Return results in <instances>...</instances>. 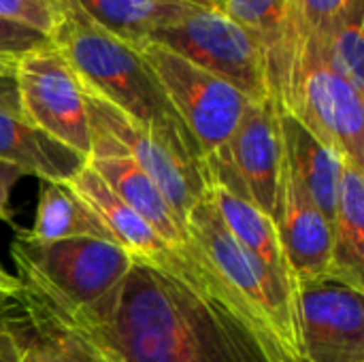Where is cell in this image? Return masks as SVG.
Segmentation results:
<instances>
[{"label":"cell","mask_w":364,"mask_h":362,"mask_svg":"<svg viewBox=\"0 0 364 362\" xmlns=\"http://www.w3.org/2000/svg\"><path fill=\"white\" fill-rule=\"evenodd\" d=\"M51 38L34 28H28L23 23L17 21H9L0 17V64L13 66L17 64V60L21 55H26L28 51L47 45Z\"/></svg>","instance_id":"cb8c5ba5"},{"label":"cell","mask_w":364,"mask_h":362,"mask_svg":"<svg viewBox=\"0 0 364 362\" xmlns=\"http://www.w3.org/2000/svg\"><path fill=\"white\" fill-rule=\"evenodd\" d=\"M324 62L346 79L356 92L364 94V38L363 4L352 0L346 13L328 28V32L316 38Z\"/></svg>","instance_id":"7402d4cb"},{"label":"cell","mask_w":364,"mask_h":362,"mask_svg":"<svg viewBox=\"0 0 364 362\" xmlns=\"http://www.w3.org/2000/svg\"><path fill=\"white\" fill-rule=\"evenodd\" d=\"M192 2L198 0H75L90 21L134 47L145 45Z\"/></svg>","instance_id":"ffe728a7"},{"label":"cell","mask_w":364,"mask_h":362,"mask_svg":"<svg viewBox=\"0 0 364 362\" xmlns=\"http://www.w3.org/2000/svg\"><path fill=\"white\" fill-rule=\"evenodd\" d=\"M0 17L51 36L62 17V4L60 0H0Z\"/></svg>","instance_id":"603a6c76"},{"label":"cell","mask_w":364,"mask_h":362,"mask_svg":"<svg viewBox=\"0 0 364 362\" xmlns=\"http://www.w3.org/2000/svg\"><path fill=\"white\" fill-rule=\"evenodd\" d=\"M19 299L23 309L19 362H109L94 341L47 314L23 288Z\"/></svg>","instance_id":"d6986e66"},{"label":"cell","mask_w":364,"mask_h":362,"mask_svg":"<svg viewBox=\"0 0 364 362\" xmlns=\"http://www.w3.org/2000/svg\"><path fill=\"white\" fill-rule=\"evenodd\" d=\"M198 2H209V4H213V0H198Z\"/></svg>","instance_id":"4dcf8cb0"},{"label":"cell","mask_w":364,"mask_h":362,"mask_svg":"<svg viewBox=\"0 0 364 362\" xmlns=\"http://www.w3.org/2000/svg\"><path fill=\"white\" fill-rule=\"evenodd\" d=\"M273 222L299 286L328 280L333 250L331 222L320 211L286 156L279 169Z\"/></svg>","instance_id":"7c38bea8"},{"label":"cell","mask_w":364,"mask_h":362,"mask_svg":"<svg viewBox=\"0 0 364 362\" xmlns=\"http://www.w3.org/2000/svg\"><path fill=\"white\" fill-rule=\"evenodd\" d=\"M213 6L250 34L262 60L269 98L279 113H290L309 38L296 0H213Z\"/></svg>","instance_id":"30bf717a"},{"label":"cell","mask_w":364,"mask_h":362,"mask_svg":"<svg viewBox=\"0 0 364 362\" xmlns=\"http://www.w3.org/2000/svg\"><path fill=\"white\" fill-rule=\"evenodd\" d=\"M66 186L94 211L111 241L124 247L132 260H151L168 247L158 233L87 166V162Z\"/></svg>","instance_id":"e0dca14e"},{"label":"cell","mask_w":364,"mask_h":362,"mask_svg":"<svg viewBox=\"0 0 364 362\" xmlns=\"http://www.w3.org/2000/svg\"><path fill=\"white\" fill-rule=\"evenodd\" d=\"M147 43L160 45L194 66L228 81L252 102L269 98L260 53L250 34L207 2H192ZM145 43V45H147Z\"/></svg>","instance_id":"277c9868"},{"label":"cell","mask_w":364,"mask_h":362,"mask_svg":"<svg viewBox=\"0 0 364 362\" xmlns=\"http://www.w3.org/2000/svg\"><path fill=\"white\" fill-rule=\"evenodd\" d=\"M136 49L156 73L166 98L194 137L203 160L220 151L237 130L252 100L228 81L160 45L147 43Z\"/></svg>","instance_id":"5b68a950"},{"label":"cell","mask_w":364,"mask_h":362,"mask_svg":"<svg viewBox=\"0 0 364 362\" xmlns=\"http://www.w3.org/2000/svg\"><path fill=\"white\" fill-rule=\"evenodd\" d=\"M21 292V290H19ZM21 299L0 312V362H19L21 356Z\"/></svg>","instance_id":"484cf974"},{"label":"cell","mask_w":364,"mask_h":362,"mask_svg":"<svg viewBox=\"0 0 364 362\" xmlns=\"http://www.w3.org/2000/svg\"><path fill=\"white\" fill-rule=\"evenodd\" d=\"M87 166L124 201L128 203L173 250L188 245V230L183 220L173 211L168 201L143 169L122 151L109 137L92 130V151Z\"/></svg>","instance_id":"4fadbf2b"},{"label":"cell","mask_w":364,"mask_h":362,"mask_svg":"<svg viewBox=\"0 0 364 362\" xmlns=\"http://www.w3.org/2000/svg\"><path fill=\"white\" fill-rule=\"evenodd\" d=\"M21 177L26 175L19 169L0 162V222L13 228H15V220H13V209H11V192Z\"/></svg>","instance_id":"4316f807"},{"label":"cell","mask_w":364,"mask_h":362,"mask_svg":"<svg viewBox=\"0 0 364 362\" xmlns=\"http://www.w3.org/2000/svg\"><path fill=\"white\" fill-rule=\"evenodd\" d=\"M17 233L34 243H53L66 239L111 241L94 211L66 183H45L36 201L32 226Z\"/></svg>","instance_id":"44dd1931"},{"label":"cell","mask_w":364,"mask_h":362,"mask_svg":"<svg viewBox=\"0 0 364 362\" xmlns=\"http://www.w3.org/2000/svg\"><path fill=\"white\" fill-rule=\"evenodd\" d=\"M277 117L284 156L292 164L294 173L303 181L320 211L326 215L328 222H333L343 160L314 132H309L294 115L277 111Z\"/></svg>","instance_id":"ac0fdd59"},{"label":"cell","mask_w":364,"mask_h":362,"mask_svg":"<svg viewBox=\"0 0 364 362\" xmlns=\"http://www.w3.org/2000/svg\"><path fill=\"white\" fill-rule=\"evenodd\" d=\"M364 292L341 282L301 284L296 294L305 362H364Z\"/></svg>","instance_id":"8fae6325"},{"label":"cell","mask_w":364,"mask_h":362,"mask_svg":"<svg viewBox=\"0 0 364 362\" xmlns=\"http://www.w3.org/2000/svg\"><path fill=\"white\" fill-rule=\"evenodd\" d=\"M284 145L271 98L252 102L228 143L203 160L205 175L245 196L267 218H275ZM275 224V222H273Z\"/></svg>","instance_id":"ba28073f"},{"label":"cell","mask_w":364,"mask_h":362,"mask_svg":"<svg viewBox=\"0 0 364 362\" xmlns=\"http://www.w3.org/2000/svg\"><path fill=\"white\" fill-rule=\"evenodd\" d=\"M60 4L62 17L49 38L81 85L156 132L183 158L203 164L194 137L173 109L143 53L90 21L75 0H60Z\"/></svg>","instance_id":"7a4b0ae2"},{"label":"cell","mask_w":364,"mask_h":362,"mask_svg":"<svg viewBox=\"0 0 364 362\" xmlns=\"http://www.w3.org/2000/svg\"><path fill=\"white\" fill-rule=\"evenodd\" d=\"M83 92L90 115V128L102 132L122 151H126L156 183V188L168 201L173 211L186 224L190 207L207 188L205 166L183 158L156 132L136 124L96 94L87 92L85 87Z\"/></svg>","instance_id":"9c48e42d"},{"label":"cell","mask_w":364,"mask_h":362,"mask_svg":"<svg viewBox=\"0 0 364 362\" xmlns=\"http://www.w3.org/2000/svg\"><path fill=\"white\" fill-rule=\"evenodd\" d=\"M32 299L94 341L109 362H271L203 286L188 247L134 260L124 282L87 312H58Z\"/></svg>","instance_id":"6da1fadb"},{"label":"cell","mask_w":364,"mask_h":362,"mask_svg":"<svg viewBox=\"0 0 364 362\" xmlns=\"http://www.w3.org/2000/svg\"><path fill=\"white\" fill-rule=\"evenodd\" d=\"M207 194L226 226V230L235 237V241L252 254L294 299L299 294V282L286 260L279 233L271 218H267L256 205H252L245 196L237 194L222 181L205 175Z\"/></svg>","instance_id":"5bb4252c"},{"label":"cell","mask_w":364,"mask_h":362,"mask_svg":"<svg viewBox=\"0 0 364 362\" xmlns=\"http://www.w3.org/2000/svg\"><path fill=\"white\" fill-rule=\"evenodd\" d=\"M331 237L328 280L364 292V166L352 162L341 166Z\"/></svg>","instance_id":"2e32d148"},{"label":"cell","mask_w":364,"mask_h":362,"mask_svg":"<svg viewBox=\"0 0 364 362\" xmlns=\"http://www.w3.org/2000/svg\"><path fill=\"white\" fill-rule=\"evenodd\" d=\"M290 115L331 147L343 162L364 166V102L322 58L316 36L307 38Z\"/></svg>","instance_id":"52a82bcc"},{"label":"cell","mask_w":364,"mask_h":362,"mask_svg":"<svg viewBox=\"0 0 364 362\" xmlns=\"http://www.w3.org/2000/svg\"><path fill=\"white\" fill-rule=\"evenodd\" d=\"M0 162L45 183H66L83 169L85 158L23 117L0 111Z\"/></svg>","instance_id":"9a60e30c"},{"label":"cell","mask_w":364,"mask_h":362,"mask_svg":"<svg viewBox=\"0 0 364 362\" xmlns=\"http://www.w3.org/2000/svg\"><path fill=\"white\" fill-rule=\"evenodd\" d=\"M19 290H21V286H19V288H6V286H0V312H4L6 307H11V305L17 301Z\"/></svg>","instance_id":"f1b7e54d"},{"label":"cell","mask_w":364,"mask_h":362,"mask_svg":"<svg viewBox=\"0 0 364 362\" xmlns=\"http://www.w3.org/2000/svg\"><path fill=\"white\" fill-rule=\"evenodd\" d=\"M0 286H6V288H19V286H21V282H19L15 275H9V273L2 269V265H0Z\"/></svg>","instance_id":"f546056e"},{"label":"cell","mask_w":364,"mask_h":362,"mask_svg":"<svg viewBox=\"0 0 364 362\" xmlns=\"http://www.w3.org/2000/svg\"><path fill=\"white\" fill-rule=\"evenodd\" d=\"M352 0H296L299 13L309 36H324L328 28L346 13Z\"/></svg>","instance_id":"d4e9b609"},{"label":"cell","mask_w":364,"mask_h":362,"mask_svg":"<svg viewBox=\"0 0 364 362\" xmlns=\"http://www.w3.org/2000/svg\"><path fill=\"white\" fill-rule=\"evenodd\" d=\"M0 111L21 117L17 85H15V68L6 64H0Z\"/></svg>","instance_id":"83f0119b"},{"label":"cell","mask_w":364,"mask_h":362,"mask_svg":"<svg viewBox=\"0 0 364 362\" xmlns=\"http://www.w3.org/2000/svg\"><path fill=\"white\" fill-rule=\"evenodd\" d=\"M11 256L21 286L58 312H87L107 299L128 275L132 256L113 241L66 239L34 243L19 233Z\"/></svg>","instance_id":"3957f363"},{"label":"cell","mask_w":364,"mask_h":362,"mask_svg":"<svg viewBox=\"0 0 364 362\" xmlns=\"http://www.w3.org/2000/svg\"><path fill=\"white\" fill-rule=\"evenodd\" d=\"M15 85L21 117L87 160L92 128L85 92L51 41L17 60Z\"/></svg>","instance_id":"8992f818"}]
</instances>
